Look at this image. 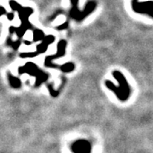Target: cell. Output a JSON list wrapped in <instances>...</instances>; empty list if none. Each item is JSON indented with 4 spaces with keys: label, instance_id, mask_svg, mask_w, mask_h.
Masks as SVG:
<instances>
[{
    "label": "cell",
    "instance_id": "cell-1",
    "mask_svg": "<svg viewBox=\"0 0 153 153\" xmlns=\"http://www.w3.org/2000/svg\"><path fill=\"white\" fill-rule=\"evenodd\" d=\"M10 5L12 10L17 11L19 13V17L21 19V21L22 22V27H20L19 28H14V27H11L10 31V33L16 32L18 35L19 38H22L23 36V34L25 33V32L27 29H32V25L31 23L28 22V18L29 16L33 14V10L31 8H24L21 6L17 2L14 1V0H10Z\"/></svg>",
    "mask_w": 153,
    "mask_h": 153
},
{
    "label": "cell",
    "instance_id": "cell-2",
    "mask_svg": "<svg viewBox=\"0 0 153 153\" xmlns=\"http://www.w3.org/2000/svg\"><path fill=\"white\" fill-rule=\"evenodd\" d=\"M132 6L134 12L140 14H146L153 18V1L140 3L138 2V0H133Z\"/></svg>",
    "mask_w": 153,
    "mask_h": 153
},
{
    "label": "cell",
    "instance_id": "cell-3",
    "mask_svg": "<svg viewBox=\"0 0 153 153\" xmlns=\"http://www.w3.org/2000/svg\"><path fill=\"white\" fill-rule=\"evenodd\" d=\"M66 40H60L57 46V53L53 56H49L47 57L45 60V66H51V60L55 58H59L65 55V49H66Z\"/></svg>",
    "mask_w": 153,
    "mask_h": 153
},
{
    "label": "cell",
    "instance_id": "cell-4",
    "mask_svg": "<svg viewBox=\"0 0 153 153\" xmlns=\"http://www.w3.org/2000/svg\"><path fill=\"white\" fill-rule=\"evenodd\" d=\"M71 4H72V8H71V11H70V16L76 20L77 22H81L83 20V16H82V11L79 10L77 4H78V0H71Z\"/></svg>",
    "mask_w": 153,
    "mask_h": 153
},
{
    "label": "cell",
    "instance_id": "cell-5",
    "mask_svg": "<svg viewBox=\"0 0 153 153\" xmlns=\"http://www.w3.org/2000/svg\"><path fill=\"white\" fill-rule=\"evenodd\" d=\"M55 38L54 36H52V35H49V36L45 37L44 40H43V42H42V44L37 46V49H38L37 54H40V53L45 52L47 48H48V46L50 44H52L55 41Z\"/></svg>",
    "mask_w": 153,
    "mask_h": 153
},
{
    "label": "cell",
    "instance_id": "cell-6",
    "mask_svg": "<svg viewBox=\"0 0 153 153\" xmlns=\"http://www.w3.org/2000/svg\"><path fill=\"white\" fill-rule=\"evenodd\" d=\"M44 33L43 31L38 30V29H35L33 32V41L36 42L38 40H44Z\"/></svg>",
    "mask_w": 153,
    "mask_h": 153
},
{
    "label": "cell",
    "instance_id": "cell-7",
    "mask_svg": "<svg viewBox=\"0 0 153 153\" xmlns=\"http://www.w3.org/2000/svg\"><path fill=\"white\" fill-rule=\"evenodd\" d=\"M73 68H74V65H73L72 63H66L65 65L60 66V69L63 71H66V72L72 71Z\"/></svg>",
    "mask_w": 153,
    "mask_h": 153
},
{
    "label": "cell",
    "instance_id": "cell-8",
    "mask_svg": "<svg viewBox=\"0 0 153 153\" xmlns=\"http://www.w3.org/2000/svg\"><path fill=\"white\" fill-rule=\"evenodd\" d=\"M14 16H15V14L14 13H9V14H7V17H8V19L10 21H12L14 19Z\"/></svg>",
    "mask_w": 153,
    "mask_h": 153
},
{
    "label": "cell",
    "instance_id": "cell-9",
    "mask_svg": "<svg viewBox=\"0 0 153 153\" xmlns=\"http://www.w3.org/2000/svg\"><path fill=\"white\" fill-rule=\"evenodd\" d=\"M1 10H2V15H7V13H6V11H5V9L2 6L1 7Z\"/></svg>",
    "mask_w": 153,
    "mask_h": 153
}]
</instances>
